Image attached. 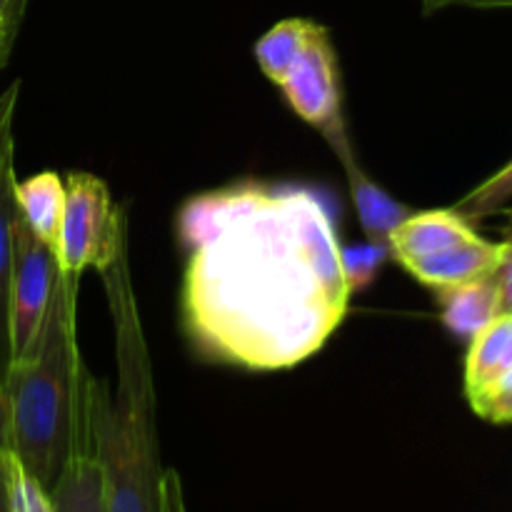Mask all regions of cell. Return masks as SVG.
<instances>
[{
	"mask_svg": "<svg viewBox=\"0 0 512 512\" xmlns=\"http://www.w3.org/2000/svg\"><path fill=\"white\" fill-rule=\"evenodd\" d=\"M0 512H13V510H10L8 483H5V470H3V453H0Z\"/></svg>",
	"mask_w": 512,
	"mask_h": 512,
	"instance_id": "obj_25",
	"label": "cell"
},
{
	"mask_svg": "<svg viewBox=\"0 0 512 512\" xmlns=\"http://www.w3.org/2000/svg\"><path fill=\"white\" fill-rule=\"evenodd\" d=\"M470 408H473L480 418L488 420V423H512V368L493 385V388H488L483 395L470 400Z\"/></svg>",
	"mask_w": 512,
	"mask_h": 512,
	"instance_id": "obj_19",
	"label": "cell"
},
{
	"mask_svg": "<svg viewBox=\"0 0 512 512\" xmlns=\"http://www.w3.org/2000/svg\"><path fill=\"white\" fill-rule=\"evenodd\" d=\"M15 203L30 230L55 250L65 208V180L53 170L30 175L28 180L15 183Z\"/></svg>",
	"mask_w": 512,
	"mask_h": 512,
	"instance_id": "obj_13",
	"label": "cell"
},
{
	"mask_svg": "<svg viewBox=\"0 0 512 512\" xmlns=\"http://www.w3.org/2000/svg\"><path fill=\"white\" fill-rule=\"evenodd\" d=\"M278 90L300 120L318 130L330 148L350 143L345 118L343 75L328 28L318 23L300 58L290 65Z\"/></svg>",
	"mask_w": 512,
	"mask_h": 512,
	"instance_id": "obj_5",
	"label": "cell"
},
{
	"mask_svg": "<svg viewBox=\"0 0 512 512\" xmlns=\"http://www.w3.org/2000/svg\"><path fill=\"white\" fill-rule=\"evenodd\" d=\"M5 483H8L10 510L13 512H55L50 493L15 460L13 453H3Z\"/></svg>",
	"mask_w": 512,
	"mask_h": 512,
	"instance_id": "obj_18",
	"label": "cell"
},
{
	"mask_svg": "<svg viewBox=\"0 0 512 512\" xmlns=\"http://www.w3.org/2000/svg\"><path fill=\"white\" fill-rule=\"evenodd\" d=\"M78 285L80 275L60 270L33 345L0 375L10 453L45 490L53 488L75 450L90 448V378L78 350Z\"/></svg>",
	"mask_w": 512,
	"mask_h": 512,
	"instance_id": "obj_3",
	"label": "cell"
},
{
	"mask_svg": "<svg viewBox=\"0 0 512 512\" xmlns=\"http://www.w3.org/2000/svg\"><path fill=\"white\" fill-rule=\"evenodd\" d=\"M15 138L0 148V375L8 368V288L10 268H13L15 220Z\"/></svg>",
	"mask_w": 512,
	"mask_h": 512,
	"instance_id": "obj_12",
	"label": "cell"
},
{
	"mask_svg": "<svg viewBox=\"0 0 512 512\" xmlns=\"http://www.w3.org/2000/svg\"><path fill=\"white\" fill-rule=\"evenodd\" d=\"M25 8H28V0H0V70L5 68L13 53Z\"/></svg>",
	"mask_w": 512,
	"mask_h": 512,
	"instance_id": "obj_20",
	"label": "cell"
},
{
	"mask_svg": "<svg viewBox=\"0 0 512 512\" xmlns=\"http://www.w3.org/2000/svg\"><path fill=\"white\" fill-rule=\"evenodd\" d=\"M333 153L345 170L350 198H353L355 213H358V223L360 228H363L365 240L388 245L393 230L413 213V208L400 203L395 195H390L383 185H378L368 173H365L358 155H355L353 140L340 145V148H335Z\"/></svg>",
	"mask_w": 512,
	"mask_h": 512,
	"instance_id": "obj_7",
	"label": "cell"
},
{
	"mask_svg": "<svg viewBox=\"0 0 512 512\" xmlns=\"http://www.w3.org/2000/svg\"><path fill=\"white\" fill-rule=\"evenodd\" d=\"M393 258L390 248L383 243H373V240H365V243L348 245V248L340 250V260H343V273L348 280L350 293L358 295L363 293L368 285L375 283V278L380 275V270L385 268V263Z\"/></svg>",
	"mask_w": 512,
	"mask_h": 512,
	"instance_id": "obj_17",
	"label": "cell"
},
{
	"mask_svg": "<svg viewBox=\"0 0 512 512\" xmlns=\"http://www.w3.org/2000/svg\"><path fill=\"white\" fill-rule=\"evenodd\" d=\"M58 255L18 213L8 288V363L28 353L58 283Z\"/></svg>",
	"mask_w": 512,
	"mask_h": 512,
	"instance_id": "obj_6",
	"label": "cell"
},
{
	"mask_svg": "<svg viewBox=\"0 0 512 512\" xmlns=\"http://www.w3.org/2000/svg\"><path fill=\"white\" fill-rule=\"evenodd\" d=\"M458 5L480 10H512V0H458Z\"/></svg>",
	"mask_w": 512,
	"mask_h": 512,
	"instance_id": "obj_24",
	"label": "cell"
},
{
	"mask_svg": "<svg viewBox=\"0 0 512 512\" xmlns=\"http://www.w3.org/2000/svg\"><path fill=\"white\" fill-rule=\"evenodd\" d=\"M495 283H498L500 315H512V245L503 240V255L495 268Z\"/></svg>",
	"mask_w": 512,
	"mask_h": 512,
	"instance_id": "obj_21",
	"label": "cell"
},
{
	"mask_svg": "<svg viewBox=\"0 0 512 512\" xmlns=\"http://www.w3.org/2000/svg\"><path fill=\"white\" fill-rule=\"evenodd\" d=\"M128 240V218L113 203L108 185L95 175L73 170L65 175V208L55 255L63 273L83 275L113 260Z\"/></svg>",
	"mask_w": 512,
	"mask_h": 512,
	"instance_id": "obj_4",
	"label": "cell"
},
{
	"mask_svg": "<svg viewBox=\"0 0 512 512\" xmlns=\"http://www.w3.org/2000/svg\"><path fill=\"white\" fill-rule=\"evenodd\" d=\"M318 28L315 20L308 18H285L280 23H275L263 38L255 43V60H258L260 70L265 73V78L273 85H278L283 80V75L288 73L290 65L300 58V53L308 45L310 35Z\"/></svg>",
	"mask_w": 512,
	"mask_h": 512,
	"instance_id": "obj_15",
	"label": "cell"
},
{
	"mask_svg": "<svg viewBox=\"0 0 512 512\" xmlns=\"http://www.w3.org/2000/svg\"><path fill=\"white\" fill-rule=\"evenodd\" d=\"M160 512H188L183 483H180V475L175 470H165L163 475V508Z\"/></svg>",
	"mask_w": 512,
	"mask_h": 512,
	"instance_id": "obj_22",
	"label": "cell"
},
{
	"mask_svg": "<svg viewBox=\"0 0 512 512\" xmlns=\"http://www.w3.org/2000/svg\"><path fill=\"white\" fill-rule=\"evenodd\" d=\"M510 198H512V160L503 170L490 175L485 183H480L478 188H473L468 195H463V198L453 205V210L458 215H463L468 223L475 225L478 220L490 218V215L498 213L500 208H505V203H508Z\"/></svg>",
	"mask_w": 512,
	"mask_h": 512,
	"instance_id": "obj_16",
	"label": "cell"
},
{
	"mask_svg": "<svg viewBox=\"0 0 512 512\" xmlns=\"http://www.w3.org/2000/svg\"><path fill=\"white\" fill-rule=\"evenodd\" d=\"M500 255H503V243H490V240L475 235V238L440 250V253L408 260L403 263V268L425 288L443 290L493 275L500 263Z\"/></svg>",
	"mask_w": 512,
	"mask_h": 512,
	"instance_id": "obj_8",
	"label": "cell"
},
{
	"mask_svg": "<svg viewBox=\"0 0 512 512\" xmlns=\"http://www.w3.org/2000/svg\"><path fill=\"white\" fill-rule=\"evenodd\" d=\"M180 313L213 363L288 370L320 353L350 308L338 228L305 185L243 180L185 200Z\"/></svg>",
	"mask_w": 512,
	"mask_h": 512,
	"instance_id": "obj_1",
	"label": "cell"
},
{
	"mask_svg": "<svg viewBox=\"0 0 512 512\" xmlns=\"http://www.w3.org/2000/svg\"><path fill=\"white\" fill-rule=\"evenodd\" d=\"M440 308V320L445 328L460 340H473L483 328H488L500 315V298L495 275L453 285V288L433 290Z\"/></svg>",
	"mask_w": 512,
	"mask_h": 512,
	"instance_id": "obj_10",
	"label": "cell"
},
{
	"mask_svg": "<svg viewBox=\"0 0 512 512\" xmlns=\"http://www.w3.org/2000/svg\"><path fill=\"white\" fill-rule=\"evenodd\" d=\"M473 223L455 213L453 208L440 210H413L390 235V255L400 265L408 260L425 258V255L440 253L453 245L475 238Z\"/></svg>",
	"mask_w": 512,
	"mask_h": 512,
	"instance_id": "obj_9",
	"label": "cell"
},
{
	"mask_svg": "<svg viewBox=\"0 0 512 512\" xmlns=\"http://www.w3.org/2000/svg\"><path fill=\"white\" fill-rule=\"evenodd\" d=\"M0 453H10V418L3 388H0Z\"/></svg>",
	"mask_w": 512,
	"mask_h": 512,
	"instance_id": "obj_23",
	"label": "cell"
},
{
	"mask_svg": "<svg viewBox=\"0 0 512 512\" xmlns=\"http://www.w3.org/2000/svg\"><path fill=\"white\" fill-rule=\"evenodd\" d=\"M503 240L512 245V208L505 210V225H503Z\"/></svg>",
	"mask_w": 512,
	"mask_h": 512,
	"instance_id": "obj_27",
	"label": "cell"
},
{
	"mask_svg": "<svg viewBox=\"0 0 512 512\" xmlns=\"http://www.w3.org/2000/svg\"><path fill=\"white\" fill-rule=\"evenodd\" d=\"M100 280L113 320L115 385L88 383L90 450L100 465L108 512H160L163 465L155 420V378L130 275L128 240Z\"/></svg>",
	"mask_w": 512,
	"mask_h": 512,
	"instance_id": "obj_2",
	"label": "cell"
},
{
	"mask_svg": "<svg viewBox=\"0 0 512 512\" xmlns=\"http://www.w3.org/2000/svg\"><path fill=\"white\" fill-rule=\"evenodd\" d=\"M420 3H423L425 15H433V13H438V10L450 8V5H458V0H420Z\"/></svg>",
	"mask_w": 512,
	"mask_h": 512,
	"instance_id": "obj_26",
	"label": "cell"
},
{
	"mask_svg": "<svg viewBox=\"0 0 512 512\" xmlns=\"http://www.w3.org/2000/svg\"><path fill=\"white\" fill-rule=\"evenodd\" d=\"M55 512H108L103 475L93 450H75L48 490Z\"/></svg>",
	"mask_w": 512,
	"mask_h": 512,
	"instance_id": "obj_14",
	"label": "cell"
},
{
	"mask_svg": "<svg viewBox=\"0 0 512 512\" xmlns=\"http://www.w3.org/2000/svg\"><path fill=\"white\" fill-rule=\"evenodd\" d=\"M512 368V315H498L470 340L465 358V395L478 398Z\"/></svg>",
	"mask_w": 512,
	"mask_h": 512,
	"instance_id": "obj_11",
	"label": "cell"
}]
</instances>
